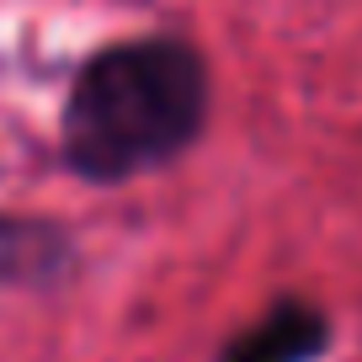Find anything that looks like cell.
<instances>
[{
    "mask_svg": "<svg viewBox=\"0 0 362 362\" xmlns=\"http://www.w3.org/2000/svg\"><path fill=\"white\" fill-rule=\"evenodd\" d=\"M208 69L181 37H134L80 69L64 107V160L86 181H128L203 134Z\"/></svg>",
    "mask_w": 362,
    "mask_h": 362,
    "instance_id": "1",
    "label": "cell"
},
{
    "mask_svg": "<svg viewBox=\"0 0 362 362\" xmlns=\"http://www.w3.org/2000/svg\"><path fill=\"white\" fill-rule=\"evenodd\" d=\"M330 341V320L304 298H283L240 336L224 341L218 362H315Z\"/></svg>",
    "mask_w": 362,
    "mask_h": 362,
    "instance_id": "2",
    "label": "cell"
}]
</instances>
